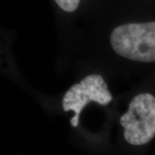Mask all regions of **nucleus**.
I'll use <instances>...</instances> for the list:
<instances>
[{"instance_id": "3", "label": "nucleus", "mask_w": 155, "mask_h": 155, "mask_svg": "<svg viewBox=\"0 0 155 155\" xmlns=\"http://www.w3.org/2000/svg\"><path fill=\"white\" fill-rule=\"evenodd\" d=\"M112 99V95L102 76L91 74L83 78L79 83L73 84L67 91L62 100V106L66 112L74 111L75 115L70 122L72 127H78L79 115L87 104L94 101L101 105H105Z\"/></svg>"}, {"instance_id": "4", "label": "nucleus", "mask_w": 155, "mask_h": 155, "mask_svg": "<svg viewBox=\"0 0 155 155\" xmlns=\"http://www.w3.org/2000/svg\"><path fill=\"white\" fill-rule=\"evenodd\" d=\"M54 1L63 11L67 12H72L77 10L81 0H54Z\"/></svg>"}, {"instance_id": "1", "label": "nucleus", "mask_w": 155, "mask_h": 155, "mask_svg": "<svg viewBox=\"0 0 155 155\" xmlns=\"http://www.w3.org/2000/svg\"><path fill=\"white\" fill-rule=\"evenodd\" d=\"M117 54L139 62L155 61V22L127 23L116 27L110 36Z\"/></svg>"}, {"instance_id": "2", "label": "nucleus", "mask_w": 155, "mask_h": 155, "mask_svg": "<svg viewBox=\"0 0 155 155\" xmlns=\"http://www.w3.org/2000/svg\"><path fill=\"white\" fill-rule=\"evenodd\" d=\"M120 122L127 143L134 146L148 143L155 136V97L149 93L134 97Z\"/></svg>"}]
</instances>
